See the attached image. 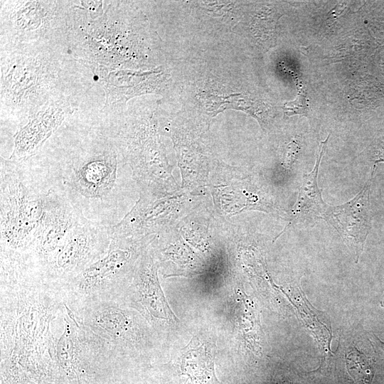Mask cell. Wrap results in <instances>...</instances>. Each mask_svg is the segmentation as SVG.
Masks as SVG:
<instances>
[{
	"label": "cell",
	"mask_w": 384,
	"mask_h": 384,
	"mask_svg": "<svg viewBox=\"0 0 384 384\" xmlns=\"http://www.w3.org/2000/svg\"><path fill=\"white\" fill-rule=\"evenodd\" d=\"M26 160L1 159V250L25 253L30 247L52 187L48 169L31 170Z\"/></svg>",
	"instance_id": "1"
},
{
	"label": "cell",
	"mask_w": 384,
	"mask_h": 384,
	"mask_svg": "<svg viewBox=\"0 0 384 384\" xmlns=\"http://www.w3.org/2000/svg\"><path fill=\"white\" fill-rule=\"evenodd\" d=\"M48 173L60 189L88 220L112 226V208L117 186V155L109 142L74 154Z\"/></svg>",
	"instance_id": "2"
},
{
	"label": "cell",
	"mask_w": 384,
	"mask_h": 384,
	"mask_svg": "<svg viewBox=\"0 0 384 384\" xmlns=\"http://www.w3.org/2000/svg\"><path fill=\"white\" fill-rule=\"evenodd\" d=\"M112 226L87 218L77 223L48 262L39 270L49 285L65 287L107 251Z\"/></svg>",
	"instance_id": "3"
},
{
	"label": "cell",
	"mask_w": 384,
	"mask_h": 384,
	"mask_svg": "<svg viewBox=\"0 0 384 384\" xmlns=\"http://www.w3.org/2000/svg\"><path fill=\"white\" fill-rule=\"evenodd\" d=\"M85 218L65 193L52 186L45 196L43 215L33 242L22 255L32 266L41 269L58 249L70 230Z\"/></svg>",
	"instance_id": "4"
},
{
	"label": "cell",
	"mask_w": 384,
	"mask_h": 384,
	"mask_svg": "<svg viewBox=\"0 0 384 384\" xmlns=\"http://www.w3.org/2000/svg\"><path fill=\"white\" fill-rule=\"evenodd\" d=\"M128 244V237L111 236L107 252L65 287L87 298L112 293L131 265L133 250Z\"/></svg>",
	"instance_id": "5"
},
{
	"label": "cell",
	"mask_w": 384,
	"mask_h": 384,
	"mask_svg": "<svg viewBox=\"0 0 384 384\" xmlns=\"http://www.w3.org/2000/svg\"><path fill=\"white\" fill-rule=\"evenodd\" d=\"M375 166L370 178L349 201L337 206H328L324 220L340 234L345 244L358 262L371 228L370 188Z\"/></svg>",
	"instance_id": "6"
},
{
	"label": "cell",
	"mask_w": 384,
	"mask_h": 384,
	"mask_svg": "<svg viewBox=\"0 0 384 384\" xmlns=\"http://www.w3.org/2000/svg\"><path fill=\"white\" fill-rule=\"evenodd\" d=\"M329 137L330 135L321 142L312 171L302 176L297 200L291 210L287 228L291 225L308 226L319 219H324L329 205L322 198L321 191L318 186V174Z\"/></svg>",
	"instance_id": "7"
},
{
	"label": "cell",
	"mask_w": 384,
	"mask_h": 384,
	"mask_svg": "<svg viewBox=\"0 0 384 384\" xmlns=\"http://www.w3.org/2000/svg\"><path fill=\"white\" fill-rule=\"evenodd\" d=\"M63 119L60 112H43L22 128L15 137L11 160H26L36 154L43 142L56 129Z\"/></svg>",
	"instance_id": "8"
},
{
	"label": "cell",
	"mask_w": 384,
	"mask_h": 384,
	"mask_svg": "<svg viewBox=\"0 0 384 384\" xmlns=\"http://www.w3.org/2000/svg\"><path fill=\"white\" fill-rule=\"evenodd\" d=\"M136 288L140 303L151 316L166 319L172 314L160 288L156 270L149 255L143 258L136 274Z\"/></svg>",
	"instance_id": "9"
},
{
	"label": "cell",
	"mask_w": 384,
	"mask_h": 384,
	"mask_svg": "<svg viewBox=\"0 0 384 384\" xmlns=\"http://www.w3.org/2000/svg\"><path fill=\"white\" fill-rule=\"evenodd\" d=\"M181 370L191 380L198 383L216 380L214 361L208 346L200 344L198 338L181 349Z\"/></svg>",
	"instance_id": "10"
},
{
	"label": "cell",
	"mask_w": 384,
	"mask_h": 384,
	"mask_svg": "<svg viewBox=\"0 0 384 384\" xmlns=\"http://www.w3.org/2000/svg\"><path fill=\"white\" fill-rule=\"evenodd\" d=\"M346 366L355 384H372L375 375V358L353 346L346 354Z\"/></svg>",
	"instance_id": "11"
},
{
	"label": "cell",
	"mask_w": 384,
	"mask_h": 384,
	"mask_svg": "<svg viewBox=\"0 0 384 384\" xmlns=\"http://www.w3.org/2000/svg\"><path fill=\"white\" fill-rule=\"evenodd\" d=\"M298 94L293 101L284 103V113L287 116L295 114L306 115L309 112V105L306 95L301 82H299Z\"/></svg>",
	"instance_id": "12"
},
{
	"label": "cell",
	"mask_w": 384,
	"mask_h": 384,
	"mask_svg": "<svg viewBox=\"0 0 384 384\" xmlns=\"http://www.w3.org/2000/svg\"><path fill=\"white\" fill-rule=\"evenodd\" d=\"M299 149L300 146L297 141L294 140L288 144L285 156L286 164L288 167L290 168L293 162L296 160Z\"/></svg>",
	"instance_id": "13"
},
{
	"label": "cell",
	"mask_w": 384,
	"mask_h": 384,
	"mask_svg": "<svg viewBox=\"0 0 384 384\" xmlns=\"http://www.w3.org/2000/svg\"><path fill=\"white\" fill-rule=\"evenodd\" d=\"M346 8V2L338 3L336 5V6L328 14V16L326 18L327 25L333 24L335 22V21L341 16V15L344 11Z\"/></svg>",
	"instance_id": "14"
},
{
	"label": "cell",
	"mask_w": 384,
	"mask_h": 384,
	"mask_svg": "<svg viewBox=\"0 0 384 384\" xmlns=\"http://www.w3.org/2000/svg\"><path fill=\"white\" fill-rule=\"evenodd\" d=\"M379 145L380 146L378 149V151L375 154L374 166H376V164L379 162H384V137Z\"/></svg>",
	"instance_id": "15"
},
{
	"label": "cell",
	"mask_w": 384,
	"mask_h": 384,
	"mask_svg": "<svg viewBox=\"0 0 384 384\" xmlns=\"http://www.w3.org/2000/svg\"><path fill=\"white\" fill-rule=\"evenodd\" d=\"M377 342L378 343V345L380 346V347L384 351V342H383L382 341H380L378 338H377Z\"/></svg>",
	"instance_id": "16"
},
{
	"label": "cell",
	"mask_w": 384,
	"mask_h": 384,
	"mask_svg": "<svg viewBox=\"0 0 384 384\" xmlns=\"http://www.w3.org/2000/svg\"><path fill=\"white\" fill-rule=\"evenodd\" d=\"M380 305L382 307H384V293H383V298L380 302Z\"/></svg>",
	"instance_id": "17"
}]
</instances>
